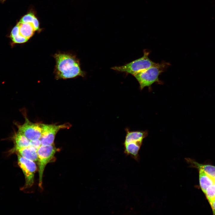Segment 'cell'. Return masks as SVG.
I'll use <instances>...</instances> for the list:
<instances>
[{
  "label": "cell",
  "instance_id": "cell-17",
  "mask_svg": "<svg viewBox=\"0 0 215 215\" xmlns=\"http://www.w3.org/2000/svg\"><path fill=\"white\" fill-rule=\"evenodd\" d=\"M41 145L40 139H37L30 140L29 146L33 148L37 151Z\"/></svg>",
  "mask_w": 215,
  "mask_h": 215
},
{
  "label": "cell",
  "instance_id": "cell-19",
  "mask_svg": "<svg viewBox=\"0 0 215 215\" xmlns=\"http://www.w3.org/2000/svg\"><path fill=\"white\" fill-rule=\"evenodd\" d=\"M32 23L35 30L38 31L39 30V23L36 17H34Z\"/></svg>",
  "mask_w": 215,
  "mask_h": 215
},
{
  "label": "cell",
  "instance_id": "cell-1",
  "mask_svg": "<svg viewBox=\"0 0 215 215\" xmlns=\"http://www.w3.org/2000/svg\"><path fill=\"white\" fill-rule=\"evenodd\" d=\"M56 64L54 73L57 80L84 77L85 73L81 68L79 60L68 53L58 52L53 56Z\"/></svg>",
  "mask_w": 215,
  "mask_h": 215
},
{
  "label": "cell",
  "instance_id": "cell-5",
  "mask_svg": "<svg viewBox=\"0 0 215 215\" xmlns=\"http://www.w3.org/2000/svg\"><path fill=\"white\" fill-rule=\"evenodd\" d=\"M17 154L18 165L24 173L25 178L24 188H30L34 183L35 173L37 169L36 165L34 162Z\"/></svg>",
  "mask_w": 215,
  "mask_h": 215
},
{
  "label": "cell",
  "instance_id": "cell-13",
  "mask_svg": "<svg viewBox=\"0 0 215 215\" xmlns=\"http://www.w3.org/2000/svg\"><path fill=\"white\" fill-rule=\"evenodd\" d=\"M199 171V181L201 188L205 194L207 188L214 184V180L209 176L201 169Z\"/></svg>",
  "mask_w": 215,
  "mask_h": 215
},
{
  "label": "cell",
  "instance_id": "cell-9",
  "mask_svg": "<svg viewBox=\"0 0 215 215\" xmlns=\"http://www.w3.org/2000/svg\"><path fill=\"white\" fill-rule=\"evenodd\" d=\"M12 139L14 145V147L10 150L11 153L16 152L20 149L30 145V141L19 131L15 133L12 138Z\"/></svg>",
  "mask_w": 215,
  "mask_h": 215
},
{
  "label": "cell",
  "instance_id": "cell-18",
  "mask_svg": "<svg viewBox=\"0 0 215 215\" xmlns=\"http://www.w3.org/2000/svg\"><path fill=\"white\" fill-rule=\"evenodd\" d=\"M19 34V25L17 24L12 29L10 35V37L11 38L17 36Z\"/></svg>",
  "mask_w": 215,
  "mask_h": 215
},
{
  "label": "cell",
  "instance_id": "cell-20",
  "mask_svg": "<svg viewBox=\"0 0 215 215\" xmlns=\"http://www.w3.org/2000/svg\"><path fill=\"white\" fill-rule=\"evenodd\" d=\"M212 208L214 215H215V199L209 202Z\"/></svg>",
  "mask_w": 215,
  "mask_h": 215
},
{
  "label": "cell",
  "instance_id": "cell-8",
  "mask_svg": "<svg viewBox=\"0 0 215 215\" xmlns=\"http://www.w3.org/2000/svg\"><path fill=\"white\" fill-rule=\"evenodd\" d=\"M143 141L132 140L124 141V153L126 156H130L135 159L138 158L139 152Z\"/></svg>",
  "mask_w": 215,
  "mask_h": 215
},
{
  "label": "cell",
  "instance_id": "cell-22",
  "mask_svg": "<svg viewBox=\"0 0 215 215\" xmlns=\"http://www.w3.org/2000/svg\"><path fill=\"white\" fill-rule=\"evenodd\" d=\"M0 0L1 1V2H2V0Z\"/></svg>",
  "mask_w": 215,
  "mask_h": 215
},
{
  "label": "cell",
  "instance_id": "cell-2",
  "mask_svg": "<svg viewBox=\"0 0 215 215\" xmlns=\"http://www.w3.org/2000/svg\"><path fill=\"white\" fill-rule=\"evenodd\" d=\"M170 65L169 63L164 61L156 63L151 67L134 75L139 84L140 90H141L145 87H148L149 90H151V86L153 84H162L159 76Z\"/></svg>",
  "mask_w": 215,
  "mask_h": 215
},
{
  "label": "cell",
  "instance_id": "cell-21",
  "mask_svg": "<svg viewBox=\"0 0 215 215\" xmlns=\"http://www.w3.org/2000/svg\"><path fill=\"white\" fill-rule=\"evenodd\" d=\"M6 0H2V2H4Z\"/></svg>",
  "mask_w": 215,
  "mask_h": 215
},
{
  "label": "cell",
  "instance_id": "cell-10",
  "mask_svg": "<svg viewBox=\"0 0 215 215\" xmlns=\"http://www.w3.org/2000/svg\"><path fill=\"white\" fill-rule=\"evenodd\" d=\"M186 159L187 162L193 167H195L198 170H202L209 176L215 180V166L199 164L190 158H186Z\"/></svg>",
  "mask_w": 215,
  "mask_h": 215
},
{
  "label": "cell",
  "instance_id": "cell-14",
  "mask_svg": "<svg viewBox=\"0 0 215 215\" xmlns=\"http://www.w3.org/2000/svg\"><path fill=\"white\" fill-rule=\"evenodd\" d=\"M209 202L215 199V185L214 184L208 187L205 193Z\"/></svg>",
  "mask_w": 215,
  "mask_h": 215
},
{
  "label": "cell",
  "instance_id": "cell-11",
  "mask_svg": "<svg viewBox=\"0 0 215 215\" xmlns=\"http://www.w3.org/2000/svg\"><path fill=\"white\" fill-rule=\"evenodd\" d=\"M19 29V34L28 40L33 35L36 31L32 23H17Z\"/></svg>",
  "mask_w": 215,
  "mask_h": 215
},
{
  "label": "cell",
  "instance_id": "cell-15",
  "mask_svg": "<svg viewBox=\"0 0 215 215\" xmlns=\"http://www.w3.org/2000/svg\"><path fill=\"white\" fill-rule=\"evenodd\" d=\"M35 17L33 14L30 13L23 16L19 22L23 23H32Z\"/></svg>",
  "mask_w": 215,
  "mask_h": 215
},
{
  "label": "cell",
  "instance_id": "cell-7",
  "mask_svg": "<svg viewBox=\"0 0 215 215\" xmlns=\"http://www.w3.org/2000/svg\"><path fill=\"white\" fill-rule=\"evenodd\" d=\"M71 126L69 124L61 125L42 124V133L40 139L42 145H52L56 135L61 129L68 128Z\"/></svg>",
  "mask_w": 215,
  "mask_h": 215
},
{
  "label": "cell",
  "instance_id": "cell-23",
  "mask_svg": "<svg viewBox=\"0 0 215 215\" xmlns=\"http://www.w3.org/2000/svg\"><path fill=\"white\" fill-rule=\"evenodd\" d=\"M214 184L215 185V180L214 181Z\"/></svg>",
  "mask_w": 215,
  "mask_h": 215
},
{
  "label": "cell",
  "instance_id": "cell-16",
  "mask_svg": "<svg viewBox=\"0 0 215 215\" xmlns=\"http://www.w3.org/2000/svg\"><path fill=\"white\" fill-rule=\"evenodd\" d=\"M12 43L15 44H22L26 42L28 40L23 37L21 36L19 34L17 36L11 38Z\"/></svg>",
  "mask_w": 215,
  "mask_h": 215
},
{
  "label": "cell",
  "instance_id": "cell-4",
  "mask_svg": "<svg viewBox=\"0 0 215 215\" xmlns=\"http://www.w3.org/2000/svg\"><path fill=\"white\" fill-rule=\"evenodd\" d=\"M57 150L52 145H42L37 150L39 168V186L42 188V178L44 168L46 165L52 160Z\"/></svg>",
  "mask_w": 215,
  "mask_h": 215
},
{
  "label": "cell",
  "instance_id": "cell-6",
  "mask_svg": "<svg viewBox=\"0 0 215 215\" xmlns=\"http://www.w3.org/2000/svg\"><path fill=\"white\" fill-rule=\"evenodd\" d=\"M24 118V123L22 125H19L16 122L15 123L18 128V131L30 141L40 139L42 135V124L33 123L25 116Z\"/></svg>",
  "mask_w": 215,
  "mask_h": 215
},
{
  "label": "cell",
  "instance_id": "cell-12",
  "mask_svg": "<svg viewBox=\"0 0 215 215\" xmlns=\"http://www.w3.org/2000/svg\"><path fill=\"white\" fill-rule=\"evenodd\" d=\"M16 152L22 157L34 162L37 161V151L33 148L29 146L20 149Z\"/></svg>",
  "mask_w": 215,
  "mask_h": 215
},
{
  "label": "cell",
  "instance_id": "cell-3",
  "mask_svg": "<svg viewBox=\"0 0 215 215\" xmlns=\"http://www.w3.org/2000/svg\"><path fill=\"white\" fill-rule=\"evenodd\" d=\"M150 53L148 50H144L143 55L142 57L124 65L114 67L111 68L116 71L126 73L134 76L156 63L149 58Z\"/></svg>",
  "mask_w": 215,
  "mask_h": 215
}]
</instances>
